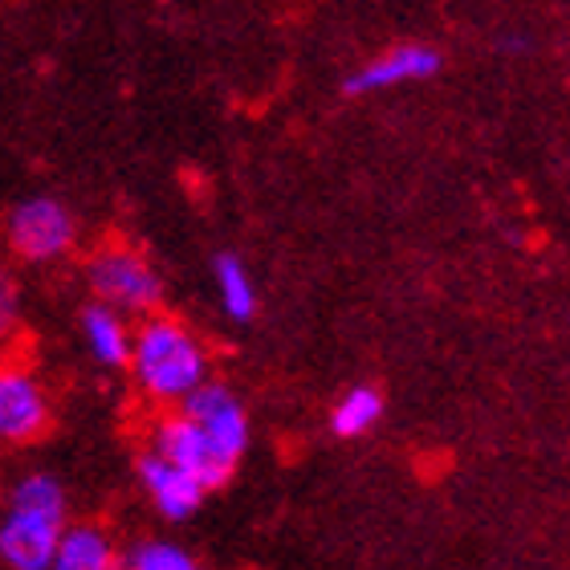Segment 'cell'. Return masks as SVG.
Listing matches in <instances>:
<instances>
[{
	"label": "cell",
	"mask_w": 570,
	"mask_h": 570,
	"mask_svg": "<svg viewBox=\"0 0 570 570\" xmlns=\"http://www.w3.org/2000/svg\"><path fill=\"white\" fill-rule=\"evenodd\" d=\"M213 282H216V294H220V306H225L228 318L249 322L253 314H257V289H253V277L237 253H216Z\"/></svg>",
	"instance_id": "obj_12"
},
{
	"label": "cell",
	"mask_w": 570,
	"mask_h": 570,
	"mask_svg": "<svg viewBox=\"0 0 570 570\" xmlns=\"http://www.w3.org/2000/svg\"><path fill=\"white\" fill-rule=\"evenodd\" d=\"M86 282L90 294L102 306L119 309L122 318H155L164 302V277L151 265V257L131 245H102L86 262Z\"/></svg>",
	"instance_id": "obj_3"
},
{
	"label": "cell",
	"mask_w": 570,
	"mask_h": 570,
	"mask_svg": "<svg viewBox=\"0 0 570 570\" xmlns=\"http://www.w3.org/2000/svg\"><path fill=\"white\" fill-rule=\"evenodd\" d=\"M49 428V400L24 371H0V436L9 444H33Z\"/></svg>",
	"instance_id": "obj_9"
},
{
	"label": "cell",
	"mask_w": 570,
	"mask_h": 570,
	"mask_svg": "<svg viewBox=\"0 0 570 570\" xmlns=\"http://www.w3.org/2000/svg\"><path fill=\"white\" fill-rule=\"evenodd\" d=\"M9 249L29 265L58 262L73 249L78 240V220L61 200L53 196H29L9 213Z\"/></svg>",
	"instance_id": "obj_4"
},
{
	"label": "cell",
	"mask_w": 570,
	"mask_h": 570,
	"mask_svg": "<svg viewBox=\"0 0 570 570\" xmlns=\"http://www.w3.org/2000/svg\"><path fill=\"white\" fill-rule=\"evenodd\" d=\"M151 449L159 452V456H167V461H176L179 469H188L208 493L225 485L228 476H233V469H237L228 456H220V449H216L213 440L204 436L200 424H191L179 407L167 412V416L151 428Z\"/></svg>",
	"instance_id": "obj_5"
},
{
	"label": "cell",
	"mask_w": 570,
	"mask_h": 570,
	"mask_svg": "<svg viewBox=\"0 0 570 570\" xmlns=\"http://www.w3.org/2000/svg\"><path fill=\"white\" fill-rule=\"evenodd\" d=\"M444 58L440 49H432L428 41H400V46L383 49L371 61H363L355 73L343 78V95L358 98V95H380V90H395L404 82H424L432 73H440Z\"/></svg>",
	"instance_id": "obj_6"
},
{
	"label": "cell",
	"mask_w": 570,
	"mask_h": 570,
	"mask_svg": "<svg viewBox=\"0 0 570 570\" xmlns=\"http://www.w3.org/2000/svg\"><path fill=\"white\" fill-rule=\"evenodd\" d=\"M122 570H200V562L176 542H139V547L122 559Z\"/></svg>",
	"instance_id": "obj_14"
},
{
	"label": "cell",
	"mask_w": 570,
	"mask_h": 570,
	"mask_svg": "<svg viewBox=\"0 0 570 570\" xmlns=\"http://www.w3.org/2000/svg\"><path fill=\"white\" fill-rule=\"evenodd\" d=\"M135 469H139L142 493L151 498V505L164 513L167 522H188L191 513L200 510V501L208 498V489L188 469H179L176 461L159 456L155 449L142 452L139 461H135Z\"/></svg>",
	"instance_id": "obj_8"
},
{
	"label": "cell",
	"mask_w": 570,
	"mask_h": 570,
	"mask_svg": "<svg viewBox=\"0 0 570 570\" xmlns=\"http://www.w3.org/2000/svg\"><path fill=\"white\" fill-rule=\"evenodd\" d=\"M179 412H184L191 424H200V432L220 449V456L240 464V456L249 449V412H245L240 395L233 392L228 383L208 380Z\"/></svg>",
	"instance_id": "obj_7"
},
{
	"label": "cell",
	"mask_w": 570,
	"mask_h": 570,
	"mask_svg": "<svg viewBox=\"0 0 570 570\" xmlns=\"http://www.w3.org/2000/svg\"><path fill=\"white\" fill-rule=\"evenodd\" d=\"M49 570H122V559L102 525H70Z\"/></svg>",
	"instance_id": "obj_11"
},
{
	"label": "cell",
	"mask_w": 570,
	"mask_h": 570,
	"mask_svg": "<svg viewBox=\"0 0 570 570\" xmlns=\"http://www.w3.org/2000/svg\"><path fill=\"white\" fill-rule=\"evenodd\" d=\"M127 371L147 400L184 407L208 383V355L184 322L171 314H155L135 326V351Z\"/></svg>",
	"instance_id": "obj_1"
},
{
	"label": "cell",
	"mask_w": 570,
	"mask_h": 570,
	"mask_svg": "<svg viewBox=\"0 0 570 570\" xmlns=\"http://www.w3.org/2000/svg\"><path fill=\"white\" fill-rule=\"evenodd\" d=\"M66 530V489L49 473H24L9 489L0 522V559L9 570H49Z\"/></svg>",
	"instance_id": "obj_2"
},
{
	"label": "cell",
	"mask_w": 570,
	"mask_h": 570,
	"mask_svg": "<svg viewBox=\"0 0 570 570\" xmlns=\"http://www.w3.org/2000/svg\"><path fill=\"white\" fill-rule=\"evenodd\" d=\"M78 326H82L86 351L102 363V367H131V351H135V331L127 326L119 309L102 306V302H90L78 314Z\"/></svg>",
	"instance_id": "obj_10"
},
{
	"label": "cell",
	"mask_w": 570,
	"mask_h": 570,
	"mask_svg": "<svg viewBox=\"0 0 570 570\" xmlns=\"http://www.w3.org/2000/svg\"><path fill=\"white\" fill-rule=\"evenodd\" d=\"M380 416H383V395L375 387H367V383H358V387H346L338 395V404L331 407V432L343 440H355L380 424Z\"/></svg>",
	"instance_id": "obj_13"
}]
</instances>
